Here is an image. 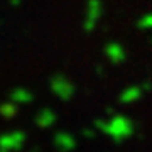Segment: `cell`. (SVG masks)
Returning a JSON list of instances; mask_svg holds the SVG:
<instances>
[{"label": "cell", "instance_id": "7", "mask_svg": "<svg viewBox=\"0 0 152 152\" xmlns=\"http://www.w3.org/2000/svg\"><path fill=\"white\" fill-rule=\"evenodd\" d=\"M34 120H36V125H37L39 129H51L58 122V115L54 113L53 108H42L36 113V118Z\"/></svg>", "mask_w": 152, "mask_h": 152}, {"label": "cell", "instance_id": "1", "mask_svg": "<svg viewBox=\"0 0 152 152\" xmlns=\"http://www.w3.org/2000/svg\"><path fill=\"white\" fill-rule=\"evenodd\" d=\"M95 127L102 134L110 137L113 142H117V144L130 139L134 135V132H135V124L127 115H122V113H117L107 120H96Z\"/></svg>", "mask_w": 152, "mask_h": 152}, {"label": "cell", "instance_id": "2", "mask_svg": "<svg viewBox=\"0 0 152 152\" xmlns=\"http://www.w3.org/2000/svg\"><path fill=\"white\" fill-rule=\"evenodd\" d=\"M49 88H51L53 95L58 96L61 102H69V100H73V96H75V93H76L75 83L71 81L69 78H66L64 75H61V73L54 75L49 80Z\"/></svg>", "mask_w": 152, "mask_h": 152}, {"label": "cell", "instance_id": "4", "mask_svg": "<svg viewBox=\"0 0 152 152\" xmlns=\"http://www.w3.org/2000/svg\"><path fill=\"white\" fill-rule=\"evenodd\" d=\"M147 90H151V83H145V85H130V86H127L125 90H122L118 96V102L120 103H135L139 102L142 96H144V93Z\"/></svg>", "mask_w": 152, "mask_h": 152}, {"label": "cell", "instance_id": "12", "mask_svg": "<svg viewBox=\"0 0 152 152\" xmlns=\"http://www.w3.org/2000/svg\"><path fill=\"white\" fill-rule=\"evenodd\" d=\"M0 152H5V151H2V149H0Z\"/></svg>", "mask_w": 152, "mask_h": 152}, {"label": "cell", "instance_id": "9", "mask_svg": "<svg viewBox=\"0 0 152 152\" xmlns=\"http://www.w3.org/2000/svg\"><path fill=\"white\" fill-rule=\"evenodd\" d=\"M9 98L17 105H26V103H31L34 100V93L24 86H17L10 91V96Z\"/></svg>", "mask_w": 152, "mask_h": 152}, {"label": "cell", "instance_id": "11", "mask_svg": "<svg viewBox=\"0 0 152 152\" xmlns=\"http://www.w3.org/2000/svg\"><path fill=\"white\" fill-rule=\"evenodd\" d=\"M139 26H140L142 29H152V15H145L140 22H139Z\"/></svg>", "mask_w": 152, "mask_h": 152}, {"label": "cell", "instance_id": "8", "mask_svg": "<svg viewBox=\"0 0 152 152\" xmlns=\"http://www.w3.org/2000/svg\"><path fill=\"white\" fill-rule=\"evenodd\" d=\"M105 54L108 58L113 64H118V63H124L125 58H127V53H125V49L117 42H110L107 48H105Z\"/></svg>", "mask_w": 152, "mask_h": 152}, {"label": "cell", "instance_id": "3", "mask_svg": "<svg viewBox=\"0 0 152 152\" xmlns=\"http://www.w3.org/2000/svg\"><path fill=\"white\" fill-rule=\"evenodd\" d=\"M26 139H27V135L22 130L7 132L4 135H0V149L5 152H17L24 147Z\"/></svg>", "mask_w": 152, "mask_h": 152}, {"label": "cell", "instance_id": "10", "mask_svg": "<svg viewBox=\"0 0 152 152\" xmlns=\"http://www.w3.org/2000/svg\"><path fill=\"white\" fill-rule=\"evenodd\" d=\"M17 107H19V105L14 103L12 100L4 102V103L0 105V115H2L4 118H14L17 115Z\"/></svg>", "mask_w": 152, "mask_h": 152}, {"label": "cell", "instance_id": "5", "mask_svg": "<svg viewBox=\"0 0 152 152\" xmlns=\"http://www.w3.org/2000/svg\"><path fill=\"white\" fill-rule=\"evenodd\" d=\"M53 144L58 152H73L76 149V137L66 130H59L54 134Z\"/></svg>", "mask_w": 152, "mask_h": 152}, {"label": "cell", "instance_id": "6", "mask_svg": "<svg viewBox=\"0 0 152 152\" xmlns=\"http://www.w3.org/2000/svg\"><path fill=\"white\" fill-rule=\"evenodd\" d=\"M100 14H102V4L98 0H91L88 4V10H86V19H85V29L88 32L93 31V27L96 26L98 19H100Z\"/></svg>", "mask_w": 152, "mask_h": 152}]
</instances>
